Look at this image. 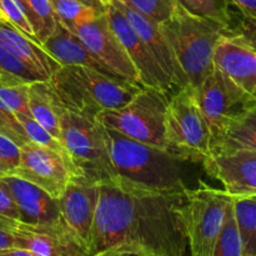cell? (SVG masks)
I'll list each match as a JSON object with an SVG mask.
<instances>
[{
  "label": "cell",
  "mask_w": 256,
  "mask_h": 256,
  "mask_svg": "<svg viewBox=\"0 0 256 256\" xmlns=\"http://www.w3.org/2000/svg\"><path fill=\"white\" fill-rule=\"evenodd\" d=\"M184 192L154 189L119 175L102 182L89 256L186 254L179 212Z\"/></svg>",
  "instance_id": "6da1fadb"
},
{
  "label": "cell",
  "mask_w": 256,
  "mask_h": 256,
  "mask_svg": "<svg viewBox=\"0 0 256 256\" xmlns=\"http://www.w3.org/2000/svg\"><path fill=\"white\" fill-rule=\"evenodd\" d=\"M50 82L68 110L94 119L129 102L144 88L82 65H62Z\"/></svg>",
  "instance_id": "7a4b0ae2"
},
{
  "label": "cell",
  "mask_w": 256,
  "mask_h": 256,
  "mask_svg": "<svg viewBox=\"0 0 256 256\" xmlns=\"http://www.w3.org/2000/svg\"><path fill=\"white\" fill-rule=\"evenodd\" d=\"M106 138L119 176L154 189L172 192L188 189L182 168L188 162L168 150L132 140L109 128Z\"/></svg>",
  "instance_id": "3957f363"
},
{
  "label": "cell",
  "mask_w": 256,
  "mask_h": 256,
  "mask_svg": "<svg viewBox=\"0 0 256 256\" xmlns=\"http://www.w3.org/2000/svg\"><path fill=\"white\" fill-rule=\"evenodd\" d=\"M160 28L189 80V86L198 89L214 69L218 42L232 32L216 22L192 15L180 4Z\"/></svg>",
  "instance_id": "277c9868"
},
{
  "label": "cell",
  "mask_w": 256,
  "mask_h": 256,
  "mask_svg": "<svg viewBox=\"0 0 256 256\" xmlns=\"http://www.w3.org/2000/svg\"><path fill=\"white\" fill-rule=\"evenodd\" d=\"M212 132L192 86L169 98L165 116V146L184 162H198L212 154Z\"/></svg>",
  "instance_id": "5b68a950"
},
{
  "label": "cell",
  "mask_w": 256,
  "mask_h": 256,
  "mask_svg": "<svg viewBox=\"0 0 256 256\" xmlns=\"http://www.w3.org/2000/svg\"><path fill=\"white\" fill-rule=\"evenodd\" d=\"M60 140L70 152L78 175L100 182L118 176L108 144L106 128L99 119L64 108L60 116Z\"/></svg>",
  "instance_id": "8992f818"
},
{
  "label": "cell",
  "mask_w": 256,
  "mask_h": 256,
  "mask_svg": "<svg viewBox=\"0 0 256 256\" xmlns=\"http://www.w3.org/2000/svg\"><path fill=\"white\" fill-rule=\"evenodd\" d=\"M169 96L162 90L142 88L129 102L100 112L98 119L109 129L144 144L165 146V116Z\"/></svg>",
  "instance_id": "52a82bcc"
},
{
  "label": "cell",
  "mask_w": 256,
  "mask_h": 256,
  "mask_svg": "<svg viewBox=\"0 0 256 256\" xmlns=\"http://www.w3.org/2000/svg\"><path fill=\"white\" fill-rule=\"evenodd\" d=\"M232 198L225 189L208 185L185 189L179 212L192 256H214L225 212Z\"/></svg>",
  "instance_id": "ba28073f"
},
{
  "label": "cell",
  "mask_w": 256,
  "mask_h": 256,
  "mask_svg": "<svg viewBox=\"0 0 256 256\" xmlns=\"http://www.w3.org/2000/svg\"><path fill=\"white\" fill-rule=\"evenodd\" d=\"M92 56L115 76L142 86L134 62L130 59L122 40L112 29L108 12L99 14L76 29Z\"/></svg>",
  "instance_id": "9c48e42d"
},
{
  "label": "cell",
  "mask_w": 256,
  "mask_h": 256,
  "mask_svg": "<svg viewBox=\"0 0 256 256\" xmlns=\"http://www.w3.org/2000/svg\"><path fill=\"white\" fill-rule=\"evenodd\" d=\"M5 225L14 236V246L28 250L34 256H88L66 222L28 224L5 216Z\"/></svg>",
  "instance_id": "30bf717a"
},
{
  "label": "cell",
  "mask_w": 256,
  "mask_h": 256,
  "mask_svg": "<svg viewBox=\"0 0 256 256\" xmlns=\"http://www.w3.org/2000/svg\"><path fill=\"white\" fill-rule=\"evenodd\" d=\"M12 175L32 182L60 199L66 190L72 172L66 160L54 150L34 142L20 146V162Z\"/></svg>",
  "instance_id": "8fae6325"
},
{
  "label": "cell",
  "mask_w": 256,
  "mask_h": 256,
  "mask_svg": "<svg viewBox=\"0 0 256 256\" xmlns=\"http://www.w3.org/2000/svg\"><path fill=\"white\" fill-rule=\"evenodd\" d=\"M194 90L212 134L228 118L252 106V94L218 66H214L202 85Z\"/></svg>",
  "instance_id": "7c38bea8"
},
{
  "label": "cell",
  "mask_w": 256,
  "mask_h": 256,
  "mask_svg": "<svg viewBox=\"0 0 256 256\" xmlns=\"http://www.w3.org/2000/svg\"><path fill=\"white\" fill-rule=\"evenodd\" d=\"M102 182L85 175H74L59 199L60 212L65 222L89 256L90 239L100 199Z\"/></svg>",
  "instance_id": "4fadbf2b"
},
{
  "label": "cell",
  "mask_w": 256,
  "mask_h": 256,
  "mask_svg": "<svg viewBox=\"0 0 256 256\" xmlns=\"http://www.w3.org/2000/svg\"><path fill=\"white\" fill-rule=\"evenodd\" d=\"M106 12L110 22H112V29L120 38L130 59L136 68L142 86L162 90L169 98L176 92H179L174 86L166 72L162 69L159 62L152 56L145 42L139 36V34L135 32L132 22L128 20L124 12L114 2H110L108 5Z\"/></svg>",
  "instance_id": "5bb4252c"
},
{
  "label": "cell",
  "mask_w": 256,
  "mask_h": 256,
  "mask_svg": "<svg viewBox=\"0 0 256 256\" xmlns=\"http://www.w3.org/2000/svg\"><path fill=\"white\" fill-rule=\"evenodd\" d=\"M202 168L232 196L256 195V150L212 154L202 160Z\"/></svg>",
  "instance_id": "9a60e30c"
},
{
  "label": "cell",
  "mask_w": 256,
  "mask_h": 256,
  "mask_svg": "<svg viewBox=\"0 0 256 256\" xmlns=\"http://www.w3.org/2000/svg\"><path fill=\"white\" fill-rule=\"evenodd\" d=\"M112 2H114L124 12L128 20L132 22L135 32L142 38V40L145 42L152 56L159 62L162 69L166 72L174 86L178 90L189 86V80H188L184 70L180 66L179 62L175 56L174 50L168 42L165 34L162 32L159 22L150 19L138 10L128 6L120 0H112Z\"/></svg>",
  "instance_id": "2e32d148"
},
{
  "label": "cell",
  "mask_w": 256,
  "mask_h": 256,
  "mask_svg": "<svg viewBox=\"0 0 256 256\" xmlns=\"http://www.w3.org/2000/svg\"><path fill=\"white\" fill-rule=\"evenodd\" d=\"M214 65L229 75L242 89H256V46L238 34H225L218 42Z\"/></svg>",
  "instance_id": "e0dca14e"
},
{
  "label": "cell",
  "mask_w": 256,
  "mask_h": 256,
  "mask_svg": "<svg viewBox=\"0 0 256 256\" xmlns=\"http://www.w3.org/2000/svg\"><path fill=\"white\" fill-rule=\"evenodd\" d=\"M19 209V220L28 224H59L64 222L59 199L32 182L15 175L2 176Z\"/></svg>",
  "instance_id": "ac0fdd59"
},
{
  "label": "cell",
  "mask_w": 256,
  "mask_h": 256,
  "mask_svg": "<svg viewBox=\"0 0 256 256\" xmlns=\"http://www.w3.org/2000/svg\"><path fill=\"white\" fill-rule=\"evenodd\" d=\"M0 40L32 70L44 79L50 78L62 66L44 45L34 42L6 20H0Z\"/></svg>",
  "instance_id": "d6986e66"
},
{
  "label": "cell",
  "mask_w": 256,
  "mask_h": 256,
  "mask_svg": "<svg viewBox=\"0 0 256 256\" xmlns=\"http://www.w3.org/2000/svg\"><path fill=\"white\" fill-rule=\"evenodd\" d=\"M235 150H256V106L254 105L228 118L212 134V154Z\"/></svg>",
  "instance_id": "ffe728a7"
},
{
  "label": "cell",
  "mask_w": 256,
  "mask_h": 256,
  "mask_svg": "<svg viewBox=\"0 0 256 256\" xmlns=\"http://www.w3.org/2000/svg\"><path fill=\"white\" fill-rule=\"evenodd\" d=\"M42 45L62 65H82L112 75L92 56L76 32L68 29L62 22H58L52 34Z\"/></svg>",
  "instance_id": "44dd1931"
},
{
  "label": "cell",
  "mask_w": 256,
  "mask_h": 256,
  "mask_svg": "<svg viewBox=\"0 0 256 256\" xmlns=\"http://www.w3.org/2000/svg\"><path fill=\"white\" fill-rule=\"evenodd\" d=\"M28 94L32 118L55 138L60 139V116L65 106L60 102L50 80L30 82Z\"/></svg>",
  "instance_id": "7402d4cb"
},
{
  "label": "cell",
  "mask_w": 256,
  "mask_h": 256,
  "mask_svg": "<svg viewBox=\"0 0 256 256\" xmlns=\"http://www.w3.org/2000/svg\"><path fill=\"white\" fill-rule=\"evenodd\" d=\"M234 209L242 242V256H256V195L234 196Z\"/></svg>",
  "instance_id": "603a6c76"
},
{
  "label": "cell",
  "mask_w": 256,
  "mask_h": 256,
  "mask_svg": "<svg viewBox=\"0 0 256 256\" xmlns=\"http://www.w3.org/2000/svg\"><path fill=\"white\" fill-rule=\"evenodd\" d=\"M15 2L29 20L38 39L42 44H44L48 38L52 34L58 24V19L50 4V0H15Z\"/></svg>",
  "instance_id": "cb8c5ba5"
},
{
  "label": "cell",
  "mask_w": 256,
  "mask_h": 256,
  "mask_svg": "<svg viewBox=\"0 0 256 256\" xmlns=\"http://www.w3.org/2000/svg\"><path fill=\"white\" fill-rule=\"evenodd\" d=\"M178 2L192 15L216 22L232 34L234 16L229 0H178Z\"/></svg>",
  "instance_id": "d4e9b609"
},
{
  "label": "cell",
  "mask_w": 256,
  "mask_h": 256,
  "mask_svg": "<svg viewBox=\"0 0 256 256\" xmlns=\"http://www.w3.org/2000/svg\"><path fill=\"white\" fill-rule=\"evenodd\" d=\"M214 256H242V242L234 209V198L225 212L222 230L215 245Z\"/></svg>",
  "instance_id": "484cf974"
},
{
  "label": "cell",
  "mask_w": 256,
  "mask_h": 256,
  "mask_svg": "<svg viewBox=\"0 0 256 256\" xmlns=\"http://www.w3.org/2000/svg\"><path fill=\"white\" fill-rule=\"evenodd\" d=\"M50 4L58 22L74 32L78 28L99 15L80 0H50Z\"/></svg>",
  "instance_id": "4316f807"
},
{
  "label": "cell",
  "mask_w": 256,
  "mask_h": 256,
  "mask_svg": "<svg viewBox=\"0 0 256 256\" xmlns=\"http://www.w3.org/2000/svg\"><path fill=\"white\" fill-rule=\"evenodd\" d=\"M18 120L22 122L25 132H26L28 136H29V139L32 140V142L59 152V154L66 160L68 165H69L70 170H72V176H74V175H78V170L76 168H75L74 162H72V156H70V152H68L66 146L62 144V140L55 138L49 130L45 129L42 125H40L32 116H22V118H19Z\"/></svg>",
  "instance_id": "83f0119b"
},
{
  "label": "cell",
  "mask_w": 256,
  "mask_h": 256,
  "mask_svg": "<svg viewBox=\"0 0 256 256\" xmlns=\"http://www.w3.org/2000/svg\"><path fill=\"white\" fill-rule=\"evenodd\" d=\"M0 72L8 79L22 84L46 80L39 72L32 70L29 65L25 64L20 58H18L2 40H0Z\"/></svg>",
  "instance_id": "f1b7e54d"
},
{
  "label": "cell",
  "mask_w": 256,
  "mask_h": 256,
  "mask_svg": "<svg viewBox=\"0 0 256 256\" xmlns=\"http://www.w3.org/2000/svg\"><path fill=\"white\" fill-rule=\"evenodd\" d=\"M29 84H0V102L19 119L22 116H32L29 108Z\"/></svg>",
  "instance_id": "f546056e"
},
{
  "label": "cell",
  "mask_w": 256,
  "mask_h": 256,
  "mask_svg": "<svg viewBox=\"0 0 256 256\" xmlns=\"http://www.w3.org/2000/svg\"><path fill=\"white\" fill-rule=\"evenodd\" d=\"M128 6L138 10L156 22H166L176 9L178 0H120Z\"/></svg>",
  "instance_id": "4dcf8cb0"
},
{
  "label": "cell",
  "mask_w": 256,
  "mask_h": 256,
  "mask_svg": "<svg viewBox=\"0 0 256 256\" xmlns=\"http://www.w3.org/2000/svg\"><path fill=\"white\" fill-rule=\"evenodd\" d=\"M0 135L9 138L19 146H22V145L32 142L22 122L9 109L5 108V105L2 102H0Z\"/></svg>",
  "instance_id": "1f68e13d"
},
{
  "label": "cell",
  "mask_w": 256,
  "mask_h": 256,
  "mask_svg": "<svg viewBox=\"0 0 256 256\" xmlns=\"http://www.w3.org/2000/svg\"><path fill=\"white\" fill-rule=\"evenodd\" d=\"M0 12H2V15H4L6 22H9L10 24L14 25L16 29H19L20 32H24V34L26 35V36H29L30 39L42 44L40 40L36 38V35H35V32L34 29H32V25H30L29 20L26 19L25 14L22 12V10L20 9V6L18 5V2H15V0H0Z\"/></svg>",
  "instance_id": "d6a6232c"
},
{
  "label": "cell",
  "mask_w": 256,
  "mask_h": 256,
  "mask_svg": "<svg viewBox=\"0 0 256 256\" xmlns=\"http://www.w3.org/2000/svg\"><path fill=\"white\" fill-rule=\"evenodd\" d=\"M20 162V146L9 138L0 135V162L6 175H12Z\"/></svg>",
  "instance_id": "836d02e7"
},
{
  "label": "cell",
  "mask_w": 256,
  "mask_h": 256,
  "mask_svg": "<svg viewBox=\"0 0 256 256\" xmlns=\"http://www.w3.org/2000/svg\"><path fill=\"white\" fill-rule=\"evenodd\" d=\"M0 215L19 220V209L12 192L0 176Z\"/></svg>",
  "instance_id": "e575fe53"
},
{
  "label": "cell",
  "mask_w": 256,
  "mask_h": 256,
  "mask_svg": "<svg viewBox=\"0 0 256 256\" xmlns=\"http://www.w3.org/2000/svg\"><path fill=\"white\" fill-rule=\"evenodd\" d=\"M232 6L238 9L244 19V24L252 28L256 34V0H229Z\"/></svg>",
  "instance_id": "d590c367"
},
{
  "label": "cell",
  "mask_w": 256,
  "mask_h": 256,
  "mask_svg": "<svg viewBox=\"0 0 256 256\" xmlns=\"http://www.w3.org/2000/svg\"><path fill=\"white\" fill-rule=\"evenodd\" d=\"M4 218L5 216L0 215V252L14 246V236H12V232L8 230L4 222Z\"/></svg>",
  "instance_id": "8d00e7d4"
},
{
  "label": "cell",
  "mask_w": 256,
  "mask_h": 256,
  "mask_svg": "<svg viewBox=\"0 0 256 256\" xmlns=\"http://www.w3.org/2000/svg\"><path fill=\"white\" fill-rule=\"evenodd\" d=\"M80 2L94 9L98 14H104V12H108V5L104 4L102 0H80Z\"/></svg>",
  "instance_id": "74e56055"
},
{
  "label": "cell",
  "mask_w": 256,
  "mask_h": 256,
  "mask_svg": "<svg viewBox=\"0 0 256 256\" xmlns=\"http://www.w3.org/2000/svg\"><path fill=\"white\" fill-rule=\"evenodd\" d=\"M2 82H4V84H18L16 82H12V80L8 79V78L0 72V84H2Z\"/></svg>",
  "instance_id": "f35d334b"
},
{
  "label": "cell",
  "mask_w": 256,
  "mask_h": 256,
  "mask_svg": "<svg viewBox=\"0 0 256 256\" xmlns=\"http://www.w3.org/2000/svg\"><path fill=\"white\" fill-rule=\"evenodd\" d=\"M5 175H6V172H5L4 166H2V162H0V176H5Z\"/></svg>",
  "instance_id": "ab89813d"
},
{
  "label": "cell",
  "mask_w": 256,
  "mask_h": 256,
  "mask_svg": "<svg viewBox=\"0 0 256 256\" xmlns=\"http://www.w3.org/2000/svg\"><path fill=\"white\" fill-rule=\"evenodd\" d=\"M252 105L256 106V89L254 90V92H252Z\"/></svg>",
  "instance_id": "60d3db41"
},
{
  "label": "cell",
  "mask_w": 256,
  "mask_h": 256,
  "mask_svg": "<svg viewBox=\"0 0 256 256\" xmlns=\"http://www.w3.org/2000/svg\"><path fill=\"white\" fill-rule=\"evenodd\" d=\"M102 2H104V4H106V5H109L110 2H112V0H102Z\"/></svg>",
  "instance_id": "b9f144b4"
},
{
  "label": "cell",
  "mask_w": 256,
  "mask_h": 256,
  "mask_svg": "<svg viewBox=\"0 0 256 256\" xmlns=\"http://www.w3.org/2000/svg\"><path fill=\"white\" fill-rule=\"evenodd\" d=\"M0 20H5L4 15H2V12H0Z\"/></svg>",
  "instance_id": "7bdbcfd3"
}]
</instances>
